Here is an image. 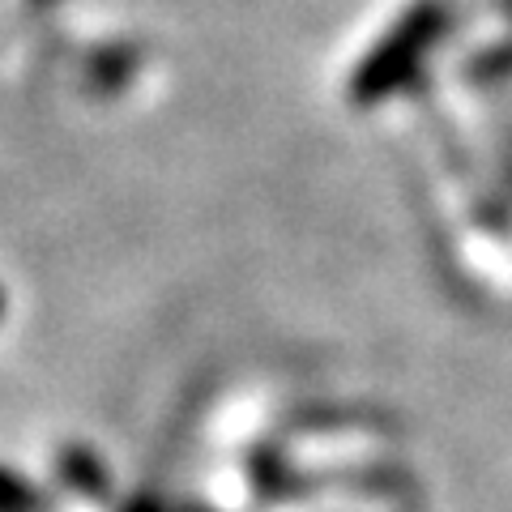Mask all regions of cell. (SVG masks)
<instances>
[{"instance_id": "6da1fadb", "label": "cell", "mask_w": 512, "mask_h": 512, "mask_svg": "<svg viewBox=\"0 0 512 512\" xmlns=\"http://www.w3.org/2000/svg\"><path fill=\"white\" fill-rule=\"evenodd\" d=\"M26 504H30V495H26L22 487L5 483V474H0V512H18V508H26Z\"/></svg>"}]
</instances>
